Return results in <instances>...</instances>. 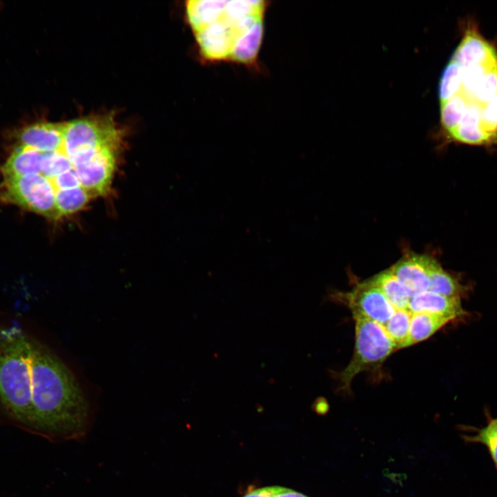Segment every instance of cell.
Masks as SVG:
<instances>
[{
	"label": "cell",
	"instance_id": "6da1fadb",
	"mask_svg": "<svg viewBox=\"0 0 497 497\" xmlns=\"http://www.w3.org/2000/svg\"><path fill=\"white\" fill-rule=\"evenodd\" d=\"M31 429L51 438L87 433L90 403L75 375L46 345L30 335Z\"/></svg>",
	"mask_w": 497,
	"mask_h": 497
},
{
	"label": "cell",
	"instance_id": "7a4b0ae2",
	"mask_svg": "<svg viewBox=\"0 0 497 497\" xmlns=\"http://www.w3.org/2000/svg\"><path fill=\"white\" fill-rule=\"evenodd\" d=\"M266 1H186V14L201 57L253 66L262 45Z\"/></svg>",
	"mask_w": 497,
	"mask_h": 497
},
{
	"label": "cell",
	"instance_id": "3957f363",
	"mask_svg": "<svg viewBox=\"0 0 497 497\" xmlns=\"http://www.w3.org/2000/svg\"><path fill=\"white\" fill-rule=\"evenodd\" d=\"M30 337L18 323L0 324V405L31 428Z\"/></svg>",
	"mask_w": 497,
	"mask_h": 497
},
{
	"label": "cell",
	"instance_id": "277c9868",
	"mask_svg": "<svg viewBox=\"0 0 497 497\" xmlns=\"http://www.w3.org/2000/svg\"><path fill=\"white\" fill-rule=\"evenodd\" d=\"M355 345L347 366L338 374L340 390L350 392L353 379L362 372L380 369L397 347L384 327L373 320L353 318Z\"/></svg>",
	"mask_w": 497,
	"mask_h": 497
},
{
	"label": "cell",
	"instance_id": "5b68a950",
	"mask_svg": "<svg viewBox=\"0 0 497 497\" xmlns=\"http://www.w3.org/2000/svg\"><path fill=\"white\" fill-rule=\"evenodd\" d=\"M1 193L8 202L51 220H59L54 189L49 181L39 174L3 177Z\"/></svg>",
	"mask_w": 497,
	"mask_h": 497
},
{
	"label": "cell",
	"instance_id": "8992f818",
	"mask_svg": "<svg viewBox=\"0 0 497 497\" xmlns=\"http://www.w3.org/2000/svg\"><path fill=\"white\" fill-rule=\"evenodd\" d=\"M121 135L110 118H84L65 123L62 149L69 157L104 146H119Z\"/></svg>",
	"mask_w": 497,
	"mask_h": 497
},
{
	"label": "cell",
	"instance_id": "52a82bcc",
	"mask_svg": "<svg viewBox=\"0 0 497 497\" xmlns=\"http://www.w3.org/2000/svg\"><path fill=\"white\" fill-rule=\"evenodd\" d=\"M334 299L346 305L353 318H367L384 325L396 309L381 291L369 279L358 283L347 292L335 294Z\"/></svg>",
	"mask_w": 497,
	"mask_h": 497
},
{
	"label": "cell",
	"instance_id": "ba28073f",
	"mask_svg": "<svg viewBox=\"0 0 497 497\" xmlns=\"http://www.w3.org/2000/svg\"><path fill=\"white\" fill-rule=\"evenodd\" d=\"M118 148L106 146L100 148L88 162L74 168L81 186L91 198L108 193Z\"/></svg>",
	"mask_w": 497,
	"mask_h": 497
},
{
	"label": "cell",
	"instance_id": "9c48e42d",
	"mask_svg": "<svg viewBox=\"0 0 497 497\" xmlns=\"http://www.w3.org/2000/svg\"><path fill=\"white\" fill-rule=\"evenodd\" d=\"M434 260L425 255L408 253L390 269L411 298L428 291Z\"/></svg>",
	"mask_w": 497,
	"mask_h": 497
},
{
	"label": "cell",
	"instance_id": "30bf717a",
	"mask_svg": "<svg viewBox=\"0 0 497 497\" xmlns=\"http://www.w3.org/2000/svg\"><path fill=\"white\" fill-rule=\"evenodd\" d=\"M65 123L37 122L17 133L19 145L41 152L56 151L61 146Z\"/></svg>",
	"mask_w": 497,
	"mask_h": 497
},
{
	"label": "cell",
	"instance_id": "8fae6325",
	"mask_svg": "<svg viewBox=\"0 0 497 497\" xmlns=\"http://www.w3.org/2000/svg\"><path fill=\"white\" fill-rule=\"evenodd\" d=\"M483 106L478 102H470L458 126L448 135L449 137L467 144H497V134L488 132L483 125Z\"/></svg>",
	"mask_w": 497,
	"mask_h": 497
},
{
	"label": "cell",
	"instance_id": "7c38bea8",
	"mask_svg": "<svg viewBox=\"0 0 497 497\" xmlns=\"http://www.w3.org/2000/svg\"><path fill=\"white\" fill-rule=\"evenodd\" d=\"M462 68L497 61V54L474 28H469L456 49L451 59Z\"/></svg>",
	"mask_w": 497,
	"mask_h": 497
},
{
	"label": "cell",
	"instance_id": "4fadbf2b",
	"mask_svg": "<svg viewBox=\"0 0 497 497\" xmlns=\"http://www.w3.org/2000/svg\"><path fill=\"white\" fill-rule=\"evenodd\" d=\"M409 310L449 318L453 320L465 315L460 298H450L429 291L411 298Z\"/></svg>",
	"mask_w": 497,
	"mask_h": 497
},
{
	"label": "cell",
	"instance_id": "5bb4252c",
	"mask_svg": "<svg viewBox=\"0 0 497 497\" xmlns=\"http://www.w3.org/2000/svg\"><path fill=\"white\" fill-rule=\"evenodd\" d=\"M452 321H454L452 319L444 316L425 313H412L409 336L402 349L429 338Z\"/></svg>",
	"mask_w": 497,
	"mask_h": 497
},
{
	"label": "cell",
	"instance_id": "9a60e30c",
	"mask_svg": "<svg viewBox=\"0 0 497 497\" xmlns=\"http://www.w3.org/2000/svg\"><path fill=\"white\" fill-rule=\"evenodd\" d=\"M369 280L381 291L396 310L409 309L411 296L391 269L380 272Z\"/></svg>",
	"mask_w": 497,
	"mask_h": 497
},
{
	"label": "cell",
	"instance_id": "2e32d148",
	"mask_svg": "<svg viewBox=\"0 0 497 497\" xmlns=\"http://www.w3.org/2000/svg\"><path fill=\"white\" fill-rule=\"evenodd\" d=\"M429 291L450 298H460L465 287L434 260L429 274Z\"/></svg>",
	"mask_w": 497,
	"mask_h": 497
},
{
	"label": "cell",
	"instance_id": "e0dca14e",
	"mask_svg": "<svg viewBox=\"0 0 497 497\" xmlns=\"http://www.w3.org/2000/svg\"><path fill=\"white\" fill-rule=\"evenodd\" d=\"M470 102L461 93H457L440 104V121L447 134L451 133L460 122Z\"/></svg>",
	"mask_w": 497,
	"mask_h": 497
},
{
	"label": "cell",
	"instance_id": "ac0fdd59",
	"mask_svg": "<svg viewBox=\"0 0 497 497\" xmlns=\"http://www.w3.org/2000/svg\"><path fill=\"white\" fill-rule=\"evenodd\" d=\"M90 199L82 188L58 192L55 195V204L59 219L82 209Z\"/></svg>",
	"mask_w": 497,
	"mask_h": 497
},
{
	"label": "cell",
	"instance_id": "d6986e66",
	"mask_svg": "<svg viewBox=\"0 0 497 497\" xmlns=\"http://www.w3.org/2000/svg\"><path fill=\"white\" fill-rule=\"evenodd\" d=\"M412 313L409 309L396 310L382 325L397 349H402L409 336Z\"/></svg>",
	"mask_w": 497,
	"mask_h": 497
},
{
	"label": "cell",
	"instance_id": "ffe728a7",
	"mask_svg": "<svg viewBox=\"0 0 497 497\" xmlns=\"http://www.w3.org/2000/svg\"><path fill=\"white\" fill-rule=\"evenodd\" d=\"M463 68L450 60L442 74L438 87L440 103L456 95L460 89Z\"/></svg>",
	"mask_w": 497,
	"mask_h": 497
},
{
	"label": "cell",
	"instance_id": "44dd1931",
	"mask_svg": "<svg viewBox=\"0 0 497 497\" xmlns=\"http://www.w3.org/2000/svg\"><path fill=\"white\" fill-rule=\"evenodd\" d=\"M496 66L497 61L463 68L461 87L458 92L462 94L469 102L473 101V95L481 79L489 70Z\"/></svg>",
	"mask_w": 497,
	"mask_h": 497
},
{
	"label": "cell",
	"instance_id": "7402d4cb",
	"mask_svg": "<svg viewBox=\"0 0 497 497\" xmlns=\"http://www.w3.org/2000/svg\"><path fill=\"white\" fill-rule=\"evenodd\" d=\"M497 97V66L489 70L473 95V101L482 105Z\"/></svg>",
	"mask_w": 497,
	"mask_h": 497
},
{
	"label": "cell",
	"instance_id": "603a6c76",
	"mask_svg": "<svg viewBox=\"0 0 497 497\" xmlns=\"http://www.w3.org/2000/svg\"><path fill=\"white\" fill-rule=\"evenodd\" d=\"M482 123L488 132L497 134V97L483 105Z\"/></svg>",
	"mask_w": 497,
	"mask_h": 497
},
{
	"label": "cell",
	"instance_id": "cb8c5ba5",
	"mask_svg": "<svg viewBox=\"0 0 497 497\" xmlns=\"http://www.w3.org/2000/svg\"><path fill=\"white\" fill-rule=\"evenodd\" d=\"M490 439L497 441V418L491 419L485 427L477 431L475 435L468 437L469 441L479 443Z\"/></svg>",
	"mask_w": 497,
	"mask_h": 497
},
{
	"label": "cell",
	"instance_id": "d4e9b609",
	"mask_svg": "<svg viewBox=\"0 0 497 497\" xmlns=\"http://www.w3.org/2000/svg\"><path fill=\"white\" fill-rule=\"evenodd\" d=\"M277 486L266 487L254 489L243 497H272Z\"/></svg>",
	"mask_w": 497,
	"mask_h": 497
},
{
	"label": "cell",
	"instance_id": "484cf974",
	"mask_svg": "<svg viewBox=\"0 0 497 497\" xmlns=\"http://www.w3.org/2000/svg\"><path fill=\"white\" fill-rule=\"evenodd\" d=\"M272 497H308L301 493L282 487L277 486Z\"/></svg>",
	"mask_w": 497,
	"mask_h": 497
}]
</instances>
